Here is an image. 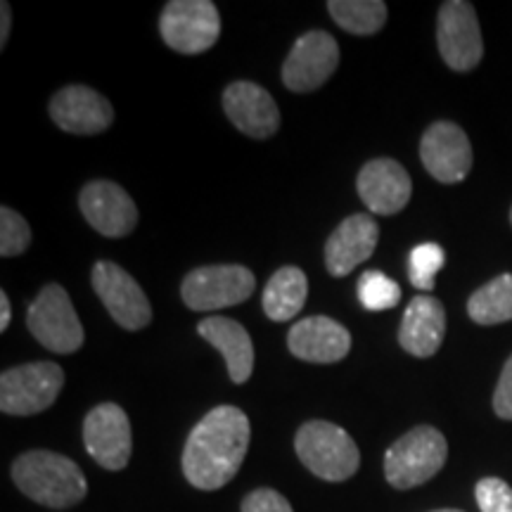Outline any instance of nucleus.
<instances>
[{
	"label": "nucleus",
	"instance_id": "obj_6",
	"mask_svg": "<svg viewBox=\"0 0 512 512\" xmlns=\"http://www.w3.org/2000/svg\"><path fill=\"white\" fill-rule=\"evenodd\" d=\"M166 46L181 55H200L221 36V15L211 0H171L159 17Z\"/></svg>",
	"mask_w": 512,
	"mask_h": 512
},
{
	"label": "nucleus",
	"instance_id": "obj_7",
	"mask_svg": "<svg viewBox=\"0 0 512 512\" xmlns=\"http://www.w3.org/2000/svg\"><path fill=\"white\" fill-rule=\"evenodd\" d=\"M64 387V370L57 363L36 361L0 375V411L36 415L55 403Z\"/></svg>",
	"mask_w": 512,
	"mask_h": 512
},
{
	"label": "nucleus",
	"instance_id": "obj_20",
	"mask_svg": "<svg viewBox=\"0 0 512 512\" xmlns=\"http://www.w3.org/2000/svg\"><path fill=\"white\" fill-rule=\"evenodd\" d=\"M446 335V311L439 299L418 294L403 313L399 344L411 356L430 358L439 351Z\"/></svg>",
	"mask_w": 512,
	"mask_h": 512
},
{
	"label": "nucleus",
	"instance_id": "obj_21",
	"mask_svg": "<svg viewBox=\"0 0 512 512\" xmlns=\"http://www.w3.org/2000/svg\"><path fill=\"white\" fill-rule=\"evenodd\" d=\"M197 332H200V337L207 339L211 347L221 351V356L226 358L230 380L235 384H245L249 377H252L254 344L249 332L242 328L238 320H230L223 316L204 318L202 323L197 325Z\"/></svg>",
	"mask_w": 512,
	"mask_h": 512
},
{
	"label": "nucleus",
	"instance_id": "obj_8",
	"mask_svg": "<svg viewBox=\"0 0 512 512\" xmlns=\"http://www.w3.org/2000/svg\"><path fill=\"white\" fill-rule=\"evenodd\" d=\"M254 285V273L247 266H202L185 275L181 297L192 311H219L247 302Z\"/></svg>",
	"mask_w": 512,
	"mask_h": 512
},
{
	"label": "nucleus",
	"instance_id": "obj_29",
	"mask_svg": "<svg viewBox=\"0 0 512 512\" xmlns=\"http://www.w3.org/2000/svg\"><path fill=\"white\" fill-rule=\"evenodd\" d=\"M242 512H294L290 501L275 489H256L245 496Z\"/></svg>",
	"mask_w": 512,
	"mask_h": 512
},
{
	"label": "nucleus",
	"instance_id": "obj_13",
	"mask_svg": "<svg viewBox=\"0 0 512 512\" xmlns=\"http://www.w3.org/2000/svg\"><path fill=\"white\" fill-rule=\"evenodd\" d=\"M420 159L427 174L439 183L465 181L472 169L470 138L453 121H437L420 140Z\"/></svg>",
	"mask_w": 512,
	"mask_h": 512
},
{
	"label": "nucleus",
	"instance_id": "obj_5",
	"mask_svg": "<svg viewBox=\"0 0 512 512\" xmlns=\"http://www.w3.org/2000/svg\"><path fill=\"white\" fill-rule=\"evenodd\" d=\"M29 332L55 354H74L83 344V325L64 287L50 283L27 309Z\"/></svg>",
	"mask_w": 512,
	"mask_h": 512
},
{
	"label": "nucleus",
	"instance_id": "obj_22",
	"mask_svg": "<svg viewBox=\"0 0 512 512\" xmlns=\"http://www.w3.org/2000/svg\"><path fill=\"white\" fill-rule=\"evenodd\" d=\"M306 294H309L306 273L297 266H285L271 275L261 304H264L268 318L275 320V323H285V320H292L304 309Z\"/></svg>",
	"mask_w": 512,
	"mask_h": 512
},
{
	"label": "nucleus",
	"instance_id": "obj_10",
	"mask_svg": "<svg viewBox=\"0 0 512 512\" xmlns=\"http://www.w3.org/2000/svg\"><path fill=\"white\" fill-rule=\"evenodd\" d=\"M91 283L100 302L110 311V316L117 320L124 330H143L152 320V306L143 287L136 283L133 275H128L124 268L112 264V261H98L93 266Z\"/></svg>",
	"mask_w": 512,
	"mask_h": 512
},
{
	"label": "nucleus",
	"instance_id": "obj_30",
	"mask_svg": "<svg viewBox=\"0 0 512 512\" xmlns=\"http://www.w3.org/2000/svg\"><path fill=\"white\" fill-rule=\"evenodd\" d=\"M494 411H496L498 418L512 420V356L508 358V363L503 366L501 380H498V384H496Z\"/></svg>",
	"mask_w": 512,
	"mask_h": 512
},
{
	"label": "nucleus",
	"instance_id": "obj_25",
	"mask_svg": "<svg viewBox=\"0 0 512 512\" xmlns=\"http://www.w3.org/2000/svg\"><path fill=\"white\" fill-rule=\"evenodd\" d=\"M356 292H358V302H361L363 309L373 313L389 311L401 302V287L382 271L363 273L361 278H358Z\"/></svg>",
	"mask_w": 512,
	"mask_h": 512
},
{
	"label": "nucleus",
	"instance_id": "obj_1",
	"mask_svg": "<svg viewBox=\"0 0 512 512\" xmlns=\"http://www.w3.org/2000/svg\"><path fill=\"white\" fill-rule=\"evenodd\" d=\"M252 427L235 406H216L192 427L183 451V475L195 489H223L245 463Z\"/></svg>",
	"mask_w": 512,
	"mask_h": 512
},
{
	"label": "nucleus",
	"instance_id": "obj_32",
	"mask_svg": "<svg viewBox=\"0 0 512 512\" xmlns=\"http://www.w3.org/2000/svg\"><path fill=\"white\" fill-rule=\"evenodd\" d=\"M12 320V306L10 297L5 292H0V330H8Z\"/></svg>",
	"mask_w": 512,
	"mask_h": 512
},
{
	"label": "nucleus",
	"instance_id": "obj_12",
	"mask_svg": "<svg viewBox=\"0 0 512 512\" xmlns=\"http://www.w3.org/2000/svg\"><path fill=\"white\" fill-rule=\"evenodd\" d=\"M339 64L337 41L328 31H306L283 64V83L294 93L318 91Z\"/></svg>",
	"mask_w": 512,
	"mask_h": 512
},
{
	"label": "nucleus",
	"instance_id": "obj_31",
	"mask_svg": "<svg viewBox=\"0 0 512 512\" xmlns=\"http://www.w3.org/2000/svg\"><path fill=\"white\" fill-rule=\"evenodd\" d=\"M10 24H12L10 3H3V5H0V46H5V43H8Z\"/></svg>",
	"mask_w": 512,
	"mask_h": 512
},
{
	"label": "nucleus",
	"instance_id": "obj_16",
	"mask_svg": "<svg viewBox=\"0 0 512 512\" xmlns=\"http://www.w3.org/2000/svg\"><path fill=\"white\" fill-rule=\"evenodd\" d=\"M358 197L370 214L392 216L411 202L413 183L408 171L396 159H373L361 169L356 181Z\"/></svg>",
	"mask_w": 512,
	"mask_h": 512
},
{
	"label": "nucleus",
	"instance_id": "obj_27",
	"mask_svg": "<svg viewBox=\"0 0 512 512\" xmlns=\"http://www.w3.org/2000/svg\"><path fill=\"white\" fill-rule=\"evenodd\" d=\"M31 245V228L29 223L17 214L15 209H0V256L24 254Z\"/></svg>",
	"mask_w": 512,
	"mask_h": 512
},
{
	"label": "nucleus",
	"instance_id": "obj_28",
	"mask_svg": "<svg viewBox=\"0 0 512 512\" xmlns=\"http://www.w3.org/2000/svg\"><path fill=\"white\" fill-rule=\"evenodd\" d=\"M477 505L482 512H512V489L503 479L486 477L475 489Z\"/></svg>",
	"mask_w": 512,
	"mask_h": 512
},
{
	"label": "nucleus",
	"instance_id": "obj_9",
	"mask_svg": "<svg viewBox=\"0 0 512 512\" xmlns=\"http://www.w3.org/2000/svg\"><path fill=\"white\" fill-rule=\"evenodd\" d=\"M439 53L453 72H472L484 57L482 29L477 12L465 0H448L441 5L437 22Z\"/></svg>",
	"mask_w": 512,
	"mask_h": 512
},
{
	"label": "nucleus",
	"instance_id": "obj_4",
	"mask_svg": "<svg viewBox=\"0 0 512 512\" xmlns=\"http://www.w3.org/2000/svg\"><path fill=\"white\" fill-rule=\"evenodd\" d=\"M446 437L430 425L415 427L384 453V477L394 489H413L430 482L446 465Z\"/></svg>",
	"mask_w": 512,
	"mask_h": 512
},
{
	"label": "nucleus",
	"instance_id": "obj_3",
	"mask_svg": "<svg viewBox=\"0 0 512 512\" xmlns=\"http://www.w3.org/2000/svg\"><path fill=\"white\" fill-rule=\"evenodd\" d=\"M294 448L306 470L325 482L351 479L361 465L356 441L342 427L325 420H311L299 427Z\"/></svg>",
	"mask_w": 512,
	"mask_h": 512
},
{
	"label": "nucleus",
	"instance_id": "obj_15",
	"mask_svg": "<svg viewBox=\"0 0 512 512\" xmlns=\"http://www.w3.org/2000/svg\"><path fill=\"white\" fill-rule=\"evenodd\" d=\"M50 117L62 131L74 136H95L107 131L114 121L110 100L88 86H67L50 100Z\"/></svg>",
	"mask_w": 512,
	"mask_h": 512
},
{
	"label": "nucleus",
	"instance_id": "obj_26",
	"mask_svg": "<svg viewBox=\"0 0 512 512\" xmlns=\"http://www.w3.org/2000/svg\"><path fill=\"white\" fill-rule=\"evenodd\" d=\"M446 264L444 247L437 242H422L408 254V278L422 292L434 290V278Z\"/></svg>",
	"mask_w": 512,
	"mask_h": 512
},
{
	"label": "nucleus",
	"instance_id": "obj_2",
	"mask_svg": "<svg viewBox=\"0 0 512 512\" xmlns=\"http://www.w3.org/2000/svg\"><path fill=\"white\" fill-rule=\"evenodd\" d=\"M12 479L24 496L48 508H72L88 494L81 467L53 451H29L12 463Z\"/></svg>",
	"mask_w": 512,
	"mask_h": 512
},
{
	"label": "nucleus",
	"instance_id": "obj_17",
	"mask_svg": "<svg viewBox=\"0 0 512 512\" xmlns=\"http://www.w3.org/2000/svg\"><path fill=\"white\" fill-rule=\"evenodd\" d=\"M223 110L238 131L249 138H271L280 128V110L273 95L252 81H235L223 91Z\"/></svg>",
	"mask_w": 512,
	"mask_h": 512
},
{
	"label": "nucleus",
	"instance_id": "obj_23",
	"mask_svg": "<svg viewBox=\"0 0 512 512\" xmlns=\"http://www.w3.org/2000/svg\"><path fill=\"white\" fill-rule=\"evenodd\" d=\"M467 313L477 325H498L512 320V273H503L472 294Z\"/></svg>",
	"mask_w": 512,
	"mask_h": 512
},
{
	"label": "nucleus",
	"instance_id": "obj_34",
	"mask_svg": "<svg viewBox=\"0 0 512 512\" xmlns=\"http://www.w3.org/2000/svg\"><path fill=\"white\" fill-rule=\"evenodd\" d=\"M510 223H512V209H510Z\"/></svg>",
	"mask_w": 512,
	"mask_h": 512
},
{
	"label": "nucleus",
	"instance_id": "obj_14",
	"mask_svg": "<svg viewBox=\"0 0 512 512\" xmlns=\"http://www.w3.org/2000/svg\"><path fill=\"white\" fill-rule=\"evenodd\" d=\"M81 214L105 238H124L138 223L131 195L112 181H93L79 195Z\"/></svg>",
	"mask_w": 512,
	"mask_h": 512
},
{
	"label": "nucleus",
	"instance_id": "obj_33",
	"mask_svg": "<svg viewBox=\"0 0 512 512\" xmlns=\"http://www.w3.org/2000/svg\"><path fill=\"white\" fill-rule=\"evenodd\" d=\"M434 512H463V510H434Z\"/></svg>",
	"mask_w": 512,
	"mask_h": 512
},
{
	"label": "nucleus",
	"instance_id": "obj_11",
	"mask_svg": "<svg viewBox=\"0 0 512 512\" xmlns=\"http://www.w3.org/2000/svg\"><path fill=\"white\" fill-rule=\"evenodd\" d=\"M83 444L88 456L105 470L119 472L131 460V420L117 403H100L83 420Z\"/></svg>",
	"mask_w": 512,
	"mask_h": 512
},
{
	"label": "nucleus",
	"instance_id": "obj_24",
	"mask_svg": "<svg viewBox=\"0 0 512 512\" xmlns=\"http://www.w3.org/2000/svg\"><path fill=\"white\" fill-rule=\"evenodd\" d=\"M328 12L339 27L356 36H373L387 22L382 0H330Z\"/></svg>",
	"mask_w": 512,
	"mask_h": 512
},
{
	"label": "nucleus",
	"instance_id": "obj_19",
	"mask_svg": "<svg viewBox=\"0 0 512 512\" xmlns=\"http://www.w3.org/2000/svg\"><path fill=\"white\" fill-rule=\"evenodd\" d=\"M377 238H380V226L370 219V214H354L344 219L325 245V266L330 275L344 278L358 264L368 261L377 247Z\"/></svg>",
	"mask_w": 512,
	"mask_h": 512
},
{
	"label": "nucleus",
	"instance_id": "obj_18",
	"mask_svg": "<svg viewBox=\"0 0 512 512\" xmlns=\"http://www.w3.org/2000/svg\"><path fill=\"white\" fill-rule=\"evenodd\" d=\"M287 347L302 361L337 363L351 351V332L328 316H311L292 325Z\"/></svg>",
	"mask_w": 512,
	"mask_h": 512
}]
</instances>
